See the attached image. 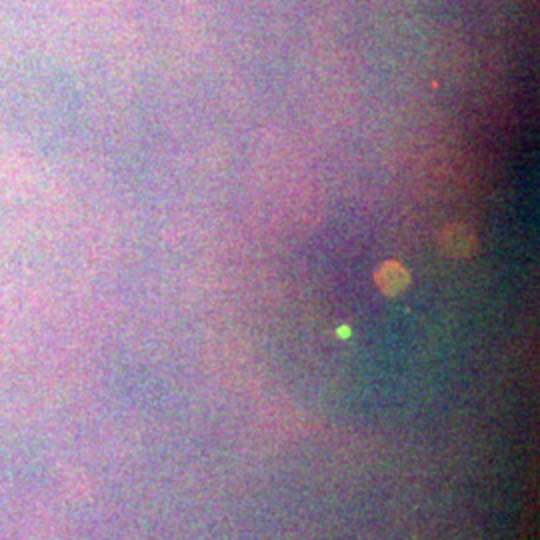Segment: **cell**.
Listing matches in <instances>:
<instances>
[{
    "mask_svg": "<svg viewBox=\"0 0 540 540\" xmlns=\"http://www.w3.org/2000/svg\"><path fill=\"white\" fill-rule=\"evenodd\" d=\"M375 282L385 297H398L408 287L410 275H408V270L400 263L388 260V263H385L376 270Z\"/></svg>",
    "mask_w": 540,
    "mask_h": 540,
    "instance_id": "7a4b0ae2",
    "label": "cell"
},
{
    "mask_svg": "<svg viewBox=\"0 0 540 540\" xmlns=\"http://www.w3.org/2000/svg\"><path fill=\"white\" fill-rule=\"evenodd\" d=\"M441 250L451 258H468L478 253V241L466 224H448L441 232Z\"/></svg>",
    "mask_w": 540,
    "mask_h": 540,
    "instance_id": "6da1fadb",
    "label": "cell"
}]
</instances>
